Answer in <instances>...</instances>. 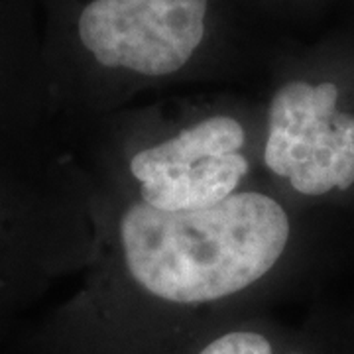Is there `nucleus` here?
Segmentation results:
<instances>
[{
    "instance_id": "obj_7",
    "label": "nucleus",
    "mask_w": 354,
    "mask_h": 354,
    "mask_svg": "<svg viewBox=\"0 0 354 354\" xmlns=\"http://www.w3.org/2000/svg\"><path fill=\"white\" fill-rule=\"evenodd\" d=\"M248 169V158L242 152L205 160L181 176L138 185L140 203L165 213L209 209L232 197Z\"/></svg>"
},
{
    "instance_id": "obj_4",
    "label": "nucleus",
    "mask_w": 354,
    "mask_h": 354,
    "mask_svg": "<svg viewBox=\"0 0 354 354\" xmlns=\"http://www.w3.org/2000/svg\"><path fill=\"white\" fill-rule=\"evenodd\" d=\"M14 150L0 152V313L38 288L64 254L62 203L39 174L10 158Z\"/></svg>"
},
{
    "instance_id": "obj_8",
    "label": "nucleus",
    "mask_w": 354,
    "mask_h": 354,
    "mask_svg": "<svg viewBox=\"0 0 354 354\" xmlns=\"http://www.w3.org/2000/svg\"><path fill=\"white\" fill-rule=\"evenodd\" d=\"M177 354H354V339L346 333H286L244 323L203 330Z\"/></svg>"
},
{
    "instance_id": "obj_6",
    "label": "nucleus",
    "mask_w": 354,
    "mask_h": 354,
    "mask_svg": "<svg viewBox=\"0 0 354 354\" xmlns=\"http://www.w3.org/2000/svg\"><path fill=\"white\" fill-rule=\"evenodd\" d=\"M246 142V128L228 114H213L179 130L176 136L142 148L130 160V174L142 183L181 176L193 165L228 153H239Z\"/></svg>"
},
{
    "instance_id": "obj_5",
    "label": "nucleus",
    "mask_w": 354,
    "mask_h": 354,
    "mask_svg": "<svg viewBox=\"0 0 354 354\" xmlns=\"http://www.w3.org/2000/svg\"><path fill=\"white\" fill-rule=\"evenodd\" d=\"M38 6L41 0H0V150L18 148L51 104Z\"/></svg>"
},
{
    "instance_id": "obj_1",
    "label": "nucleus",
    "mask_w": 354,
    "mask_h": 354,
    "mask_svg": "<svg viewBox=\"0 0 354 354\" xmlns=\"http://www.w3.org/2000/svg\"><path fill=\"white\" fill-rule=\"evenodd\" d=\"M291 241L286 207L262 191H236L201 211L128 207L118 242L128 276L177 309L227 301L266 278Z\"/></svg>"
},
{
    "instance_id": "obj_3",
    "label": "nucleus",
    "mask_w": 354,
    "mask_h": 354,
    "mask_svg": "<svg viewBox=\"0 0 354 354\" xmlns=\"http://www.w3.org/2000/svg\"><path fill=\"white\" fill-rule=\"evenodd\" d=\"M341 99L330 79H291L272 97L264 164L301 197L354 187V109L341 106Z\"/></svg>"
},
{
    "instance_id": "obj_2",
    "label": "nucleus",
    "mask_w": 354,
    "mask_h": 354,
    "mask_svg": "<svg viewBox=\"0 0 354 354\" xmlns=\"http://www.w3.org/2000/svg\"><path fill=\"white\" fill-rule=\"evenodd\" d=\"M41 4L50 20L44 38L46 75L83 55L101 69L162 79L185 69L199 51L211 0H41Z\"/></svg>"
}]
</instances>
